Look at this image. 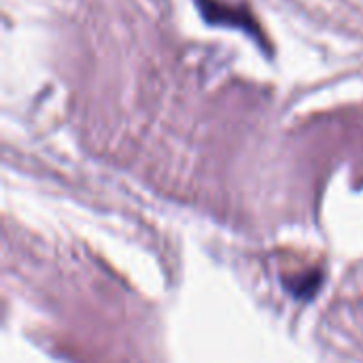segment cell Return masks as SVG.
I'll list each match as a JSON object with an SVG mask.
<instances>
[{"label": "cell", "instance_id": "cell-1", "mask_svg": "<svg viewBox=\"0 0 363 363\" xmlns=\"http://www.w3.org/2000/svg\"><path fill=\"white\" fill-rule=\"evenodd\" d=\"M200 6L202 17L213 23V26H232V28H240L247 30L249 34H257V26L253 23L251 13L242 11L240 6L234 4H225L219 0H196Z\"/></svg>", "mask_w": 363, "mask_h": 363}]
</instances>
